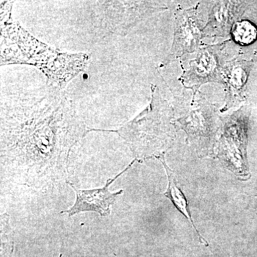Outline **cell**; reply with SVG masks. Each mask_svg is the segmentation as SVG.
I'll return each instance as SVG.
<instances>
[{"label": "cell", "instance_id": "9", "mask_svg": "<svg viewBox=\"0 0 257 257\" xmlns=\"http://www.w3.org/2000/svg\"><path fill=\"white\" fill-rule=\"evenodd\" d=\"M245 2H214L204 29V37H226L239 21Z\"/></svg>", "mask_w": 257, "mask_h": 257}, {"label": "cell", "instance_id": "1", "mask_svg": "<svg viewBox=\"0 0 257 257\" xmlns=\"http://www.w3.org/2000/svg\"><path fill=\"white\" fill-rule=\"evenodd\" d=\"M90 131L55 84L2 99V171L28 187H50L67 176L72 147Z\"/></svg>", "mask_w": 257, "mask_h": 257}, {"label": "cell", "instance_id": "10", "mask_svg": "<svg viewBox=\"0 0 257 257\" xmlns=\"http://www.w3.org/2000/svg\"><path fill=\"white\" fill-rule=\"evenodd\" d=\"M251 64L238 59L226 61L222 72V83L226 91L225 104L221 112H226L239 105L249 74Z\"/></svg>", "mask_w": 257, "mask_h": 257}, {"label": "cell", "instance_id": "11", "mask_svg": "<svg viewBox=\"0 0 257 257\" xmlns=\"http://www.w3.org/2000/svg\"><path fill=\"white\" fill-rule=\"evenodd\" d=\"M156 158L160 161L161 163L165 167L167 179H168V185H167V190H166L164 195L170 199L172 204H174V206L177 208V210L182 215L184 216V217L192 225L193 228L195 230L196 233H197L198 236H199V239L200 240L201 242L202 243H204V244H207V241L202 237L197 226L194 224L192 214H191L190 209H189L188 199L184 195L182 189L179 188L177 179H176L175 172L171 170L169 166L166 163L165 154H162L160 156L157 157Z\"/></svg>", "mask_w": 257, "mask_h": 257}, {"label": "cell", "instance_id": "8", "mask_svg": "<svg viewBox=\"0 0 257 257\" xmlns=\"http://www.w3.org/2000/svg\"><path fill=\"white\" fill-rule=\"evenodd\" d=\"M136 160L133 161L124 171L116 176L114 179H108L105 185L100 189H91V190H81L77 189L73 184L69 183L74 189L76 193V201L74 204L69 210L62 211V214L67 213L69 216L75 215L84 211H95L102 216H107L110 214V207L112 205L118 196L122 193L123 190L116 193H111L109 190V187L120 176L131 168Z\"/></svg>", "mask_w": 257, "mask_h": 257}, {"label": "cell", "instance_id": "6", "mask_svg": "<svg viewBox=\"0 0 257 257\" xmlns=\"http://www.w3.org/2000/svg\"><path fill=\"white\" fill-rule=\"evenodd\" d=\"M199 5L179 10L176 13L173 42L169 55L165 59L162 67L172 63L187 54L196 52L200 48L204 37V23L199 13Z\"/></svg>", "mask_w": 257, "mask_h": 257}, {"label": "cell", "instance_id": "12", "mask_svg": "<svg viewBox=\"0 0 257 257\" xmlns=\"http://www.w3.org/2000/svg\"><path fill=\"white\" fill-rule=\"evenodd\" d=\"M230 35L235 43L241 46H247L256 41L257 28L249 20H239L234 24Z\"/></svg>", "mask_w": 257, "mask_h": 257}, {"label": "cell", "instance_id": "7", "mask_svg": "<svg viewBox=\"0 0 257 257\" xmlns=\"http://www.w3.org/2000/svg\"><path fill=\"white\" fill-rule=\"evenodd\" d=\"M222 133L219 139L218 154L228 163L239 166L243 162L246 139V114L244 109L221 116Z\"/></svg>", "mask_w": 257, "mask_h": 257}, {"label": "cell", "instance_id": "2", "mask_svg": "<svg viewBox=\"0 0 257 257\" xmlns=\"http://www.w3.org/2000/svg\"><path fill=\"white\" fill-rule=\"evenodd\" d=\"M173 104L167 100L156 84L151 86V101L148 106L121 127L115 130H94L118 134L128 144L136 160L156 158L175 139Z\"/></svg>", "mask_w": 257, "mask_h": 257}, {"label": "cell", "instance_id": "3", "mask_svg": "<svg viewBox=\"0 0 257 257\" xmlns=\"http://www.w3.org/2000/svg\"><path fill=\"white\" fill-rule=\"evenodd\" d=\"M80 23L95 37L126 36L152 15L168 9L162 1H86Z\"/></svg>", "mask_w": 257, "mask_h": 257}, {"label": "cell", "instance_id": "4", "mask_svg": "<svg viewBox=\"0 0 257 257\" xmlns=\"http://www.w3.org/2000/svg\"><path fill=\"white\" fill-rule=\"evenodd\" d=\"M173 108L176 127L184 130L193 143L204 147L210 144L222 123L215 104L198 92L190 97L176 98Z\"/></svg>", "mask_w": 257, "mask_h": 257}, {"label": "cell", "instance_id": "5", "mask_svg": "<svg viewBox=\"0 0 257 257\" xmlns=\"http://www.w3.org/2000/svg\"><path fill=\"white\" fill-rule=\"evenodd\" d=\"M226 41L201 47L187 66H183L181 82L193 94L208 83H222V72L226 61L224 52Z\"/></svg>", "mask_w": 257, "mask_h": 257}]
</instances>
